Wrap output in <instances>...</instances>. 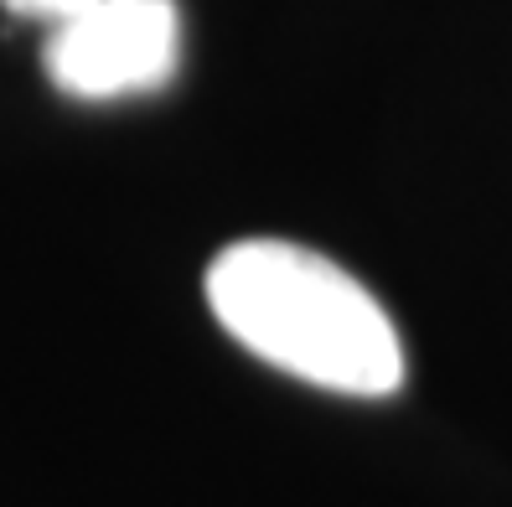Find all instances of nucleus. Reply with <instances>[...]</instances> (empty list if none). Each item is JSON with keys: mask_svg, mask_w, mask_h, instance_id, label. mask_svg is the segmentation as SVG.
I'll list each match as a JSON object with an SVG mask.
<instances>
[{"mask_svg": "<svg viewBox=\"0 0 512 507\" xmlns=\"http://www.w3.org/2000/svg\"><path fill=\"white\" fill-rule=\"evenodd\" d=\"M207 306L254 357L316 389L383 399L404 383V342L378 295L306 244H228L207 264Z\"/></svg>", "mask_w": 512, "mask_h": 507, "instance_id": "nucleus-1", "label": "nucleus"}, {"mask_svg": "<svg viewBox=\"0 0 512 507\" xmlns=\"http://www.w3.org/2000/svg\"><path fill=\"white\" fill-rule=\"evenodd\" d=\"M11 16H26V21H63V16H73V11H83L88 0H0Z\"/></svg>", "mask_w": 512, "mask_h": 507, "instance_id": "nucleus-3", "label": "nucleus"}, {"mask_svg": "<svg viewBox=\"0 0 512 507\" xmlns=\"http://www.w3.org/2000/svg\"><path fill=\"white\" fill-rule=\"evenodd\" d=\"M182 63V11L176 0H88L52 21L42 68L73 99L156 94Z\"/></svg>", "mask_w": 512, "mask_h": 507, "instance_id": "nucleus-2", "label": "nucleus"}]
</instances>
